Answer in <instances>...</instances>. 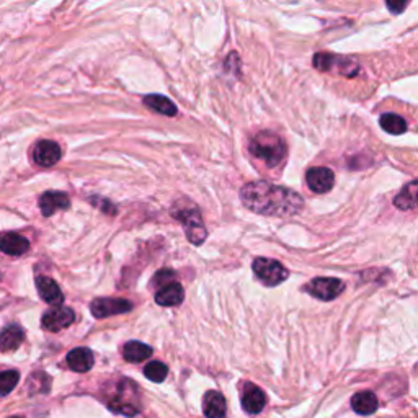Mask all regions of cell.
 Listing matches in <instances>:
<instances>
[{
  "instance_id": "6da1fadb",
  "label": "cell",
  "mask_w": 418,
  "mask_h": 418,
  "mask_svg": "<svg viewBox=\"0 0 418 418\" xmlns=\"http://www.w3.org/2000/svg\"><path fill=\"white\" fill-rule=\"evenodd\" d=\"M241 199L247 209L263 216L289 217L298 214L304 206V199L294 190L263 180L247 183L241 190Z\"/></svg>"
},
{
  "instance_id": "7a4b0ae2",
  "label": "cell",
  "mask_w": 418,
  "mask_h": 418,
  "mask_svg": "<svg viewBox=\"0 0 418 418\" xmlns=\"http://www.w3.org/2000/svg\"><path fill=\"white\" fill-rule=\"evenodd\" d=\"M252 155L261 160L267 167H276L286 157V144L272 131H261L248 144Z\"/></svg>"
},
{
  "instance_id": "3957f363",
  "label": "cell",
  "mask_w": 418,
  "mask_h": 418,
  "mask_svg": "<svg viewBox=\"0 0 418 418\" xmlns=\"http://www.w3.org/2000/svg\"><path fill=\"white\" fill-rule=\"evenodd\" d=\"M173 216L182 221V226L183 229H185L186 237H188V241L191 243H195V245H201V243L206 241L208 232L203 224L201 214H199L198 208L190 206V208L175 209V211H173Z\"/></svg>"
},
{
  "instance_id": "277c9868",
  "label": "cell",
  "mask_w": 418,
  "mask_h": 418,
  "mask_svg": "<svg viewBox=\"0 0 418 418\" xmlns=\"http://www.w3.org/2000/svg\"><path fill=\"white\" fill-rule=\"evenodd\" d=\"M254 273L265 286H278L289 276V272L280 261L272 258H256L254 261Z\"/></svg>"
},
{
  "instance_id": "5b68a950",
  "label": "cell",
  "mask_w": 418,
  "mask_h": 418,
  "mask_svg": "<svg viewBox=\"0 0 418 418\" xmlns=\"http://www.w3.org/2000/svg\"><path fill=\"white\" fill-rule=\"evenodd\" d=\"M343 289H345V283L337 280V278H316L306 286L307 293L320 300H332L338 298Z\"/></svg>"
},
{
  "instance_id": "8992f818",
  "label": "cell",
  "mask_w": 418,
  "mask_h": 418,
  "mask_svg": "<svg viewBox=\"0 0 418 418\" xmlns=\"http://www.w3.org/2000/svg\"><path fill=\"white\" fill-rule=\"evenodd\" d=\"M90 311L94 317L97 319H104V317L120 316V314H126L133 311V304L126 299H116V298H100L95 299L90 304Z\"/></svg>"
},
{
  "instance_id": "52a82bcc",
  "label": "cell",
  "mask_w": 418,
  "mask_h": 418,
  "mask_svg": "<svg viewBox=\"0 0 418 418\" xmlns=\"http://www.w3.org/2000/svg\"><path fill=\"white\" fill-rule=\"evenodd\" d=\"M74 320H76V314H74L71 307L58 306L45 312V316L41 319V325L47 332H60V330L72 325Z\"/></svg>"
},
{
  "instance_id": "ba28073f",
  "label": "cell",
  "mask_w": 418,
  "mask_h": 418,
  "mask_svg": "<svg viewBox=\"0 0 418 418\" xmlns=\"http://www.w3.org/2000/svg\"><path fill=\"white\" fill-rule=\"evenodd\" d=\"M307 186L314 193H327L333 188L335 175L330 168L327 167H314L309 168L306 173Z\"/></svg>"
},
{
  "instance_id": "9c48e42d",
  "label": "cell",
  "mask_w": 418,
  "mask_h": 418,
  "mask_svg": "<svg viewBox=\"0 0 418 418\" xmlns=\"http://www.w3.org/2000/svg\"><path fill=\"white\" fill-rule=\"evenodd\" d=\"M63 151L54 141H39L33 149V160L39 167H52L60 160Z\"/></svg>"
},
{
  "instance_id": "30bf717a",
  "label": "cell",
  "mask_w": 418,
  "mask_h": 418,
  "mask_svg": "<svg viewBox=\"0 0 418 418\" xmlns=\"http://www.w3.org/2000/svg\"><path fill=\"white\" fill-rule=\"evenodd\" d=\"M71 206V199L63 191H46L39 198V209L43 216H52L54 212L63 211Z\"/></svg>"
},
{
  "instance_id": "8fae6325",
  "label": "cell",
  "mask_w": 418,
  "mask_h": 418,
  "mask_svg": "<svg viewBox=\"0 0 418 418\" xmlns=\"http://www.w3.org/2000/svg\"><path fill=\"white\" fill-rule=\"evenodd\" d=\"M36 287H38V294L45 302L51 304V306H60L64 300V294L60 291V287L58 283H56L52 278L47 276H38L36 278Z\"/></svg>"
},
{
  "instance_id": "7c38bea8",
  "label": "cell",
  "mask_w": 418,
  "mask_h": 418,
  "mask_svg": "<svg viewBox=\"0 0 418 418\" xmlns=\"http://www.w3.org/2000/svg\"><path fill=\"white\" fill-rule=\"evenodd\" d=\"M154 299L159 306H178V304H182L183 299H185V291H183V286L180 283H167V285H164L157 291Z\"/></svg>"
},
{
  "instance_id": "4fadbf2b",
  "label": "cell",
  "mask_w": 418,
  "mask_h": 418,
  "mask_svg": "<svg viewBox=\"0 0 418 418\" xmlns=\"http://www.w3.org/2000/svg\"><path fill=\"white\" fill-rule=\"evenodd\" d=\"M265 404H267V397H265L263 390L258 389L255 384H245L242 392V407L243 410L252 413V415H256L263 410Z\"/></svg>"
},
{
  "instance_id": "5bb4252c",
  "label": "cell",
  "mask_w": 418,
  "mask_h": 418,
  "mask_svg": "<svg viewBox=\"0 0 418 418\" xmlns=\"http://www.w3.org/2000/svg\"><path fill=\"white\" fill-rule=\"evenodd\" d=\"M30 242L28 239H25L23 235L15 234V232H6L0 235V250L3 254L19 256L28 252Z\"/></svg>"
},
{
  "instance_id": "9a60e30c",
  "label": "cell",
  "mask_w": 418,
  "mask_h": 418,
  "mask_svg": "<svg viewBox=\"0 0 418 418\" xmlns=\"http://www.w3.org/2000/svg\"><path fill=\"white\" fill-rule=\"evenodd\" d=\"M203 410L206 418H226V399L221 392L209 390L204 394Z\"/></svg>"
},
{
  "instance_id": "2e32d148",
  "label": "cell",
  "mask_w": 418,
  "mask_h": 418,
  "mask_svg": "<svg viewBox=\"0 0 418 418\" xmlns=\"http://www.w3.org/2000/svg\"><path fill=\"white\" fill-rule=\"evenodd\" d=\"M94 363V353L89 348H76L67 355V366L76 373L90 371Z\"/></svg>"
},
{
  "instance_id": "e0dca14e",
  "label": "cell",
  "mask_w": 418,
  "mask_h": 418,
  "mask_svg": "<svg viewBox=\"0 0 418 418\" xmlns=\"http://www.w3.org/2000/svg\"><path fill=\"white\" fill-rule=\"evenodd\" d=\"M25 340V332L23 329L19 325H8L7 329H3V332L0 333V351L8 353L15 351Z\"/></svg>"
},
{
  "instance_id": "ac0fdd59",
  "label": "cell",
  "mask_w": 418,
  "mask_h": 418,
  "mask_svg": "<svg viewBox=\"0 0 418 418\" xmlns=\"http://www.w3.org/2000/svg\"><path fill=\"white\" fill-rule=\"evenodd\" d=\"M377 405H379L377 397L369 390L358 392V394L353 395L351 399L353 410L360 413V415H371V413L377 410Z\"/></svg>"
},
{
  "instance_id": "d6986e66",
  "label": "cell",
  "mask_w": 418,
  "mask_h": 418,
  "mask_svg": "<svg viewBox=\"0 0 418 418\" xmlns=\"http://www.w3.org/2000/svg\"><path fill=\"white\" fill-rule=\"evenodd\" d=\"M144 104L151 110H154L160 115L165 116H175L177 115V107L172 100H168L167 97H162V95H147L144 97Z\"/></svg>"
},
{
  "instance_id": "ffe728a7",
  "label": "cell",
  "mask_w": 418,
  "mask_h": 418,
  "mask_svg": "<svg viewBox=\"0 0 418 418\" xmlns=\"http://www.w3.org/2000/svg\"><path fill=\"white\" fill-rule=\"evenodd\" d=\"M152 355V348L142 342H128L123 348V356L131 363H141Z\"/></svg>"
},
{
  "instance_id": "44dd1931",
  "label": "cell",
  "mask_w": 418,
  "mask_h": 418,
  "mask_svg": "<svg viewBox=\"0 0 418 418\" xmlns=\"http://www.w3.org/2000/svg\"><path fill=\"white\" fill-rule=\"evenodd\" d=\"M417 182L413 180L408 183L405 188L400 191L395 198V206L402 209V211H412L417 208Z\"/></svg>"
},
{
  "instance_id": "7402d4cb",
  "label": "cell",
  "mask_w": 418,
  "mask_h": 418,
  "mask_svg": "<svg viewBox=\"0 0 418 418\" xmlns=\"http://www.w3.org/2000/svg\"><path fill=\"white\" fill-rule=\"evenodd\" d=\"M379 124L381 128L386 131V133L394 134V136H399V134H404L407 131V121L404 120L402 116L394 115V113H386V115L381 116L379 120Z\"/></svg>"
},
{
  "instance_id": "603a6c76",
  "label": "cell",
  "mask_w": 418,
  "mask_h": 418,
  "mask_svg": "<svg viewBox=\"0 0 418 418\" xmlns=\"http://www.w3.org/2000/svg\"><path fill=\"white\" fill-rule=\"evenodd\" d=\"M19 381H20L19 371H13V369H10V371L0 373V397L10 394V392L16 387V384H19Z\"/></svg>"
},
{
  "instance_id": "cb8c5ba5",
  "label": "cell",
  "mask_w": 418,
  "mask_h": 418,
  "mask_svg": "<svg viewBox=\"0 0 418 418\" xmlns=\"http://www.w3.org/2000/svg\"><path fill=\"white\" fill-rule=\"evenodd\" d=\"M168 369L167 366L160 361H152L144 368V376H146L152 382H162L165 377H167Z\"/></svg>"
},
{
  "instance_id": "d4e9b609",
  "label": "cell",
  "mask_w": 418,
  "mask_h": 418,
  "mask_svg": "<svg viewBox=\"0 0 418 418\" xmlns=\"http://www.w3.org/2000/svg\"><path fill=\"white\" fill-rule=\"evenodd\" d=\"M342 63H343L342 58H337V56L332 54H325V52H319V54L314 56L312 59L314 67H317L319 71H330L333 65H342Z\"/></svg>"
},
{
  "instance_id": "484cf974",
  "label": "cell",
  "mask_w": 418,
  "mask_h": 418,
  "mask_svg": "<svg viewBox=\"0 0 418 418\" xmlns=\"http://www.w3.org/2000/svg\"><path fill=\"white\" fill-rule=\"evenodd\" d=\"M386 6L392 13H400L405 7H407V2H387Z\"/></svg>"
},
{
  "instance_id": "4316f807",
  "label": "cell",
  "mask_w": 418,
  "mask_h": 418,
  "mask_svg": "<svg viewBox=\"0 0 418 418\" xmlns=\"http://www.w3.org/2000/svg\"><path fill=\"white\" fill-rule=\"evenodd\" d=\"M12 418H23V417H12Z\"/></svg>"
}]
</instances>
